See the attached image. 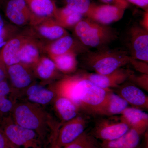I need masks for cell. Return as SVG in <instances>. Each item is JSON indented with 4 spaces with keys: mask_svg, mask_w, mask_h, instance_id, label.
Masks as SVG:
<instances>
[{
    "mask_svg": "<svg viewBox=\"0 0 148 148\" xmlns=\"http://www.w3.org/2000/svg\"><path fill=\"white\" fill-rule=\"evenodd\" d=\"M55 95L71 101L79 111L93 115H100L109 92L112 89L99 87L81 74L67 76L49 86Z\"/></svg>",
    "mask_w": 148,
    "mask_h": 148,
    "instance_id": "obj_1",
    "label": "cell"
},
{
    "mask_svg": "<svg viewBox=\"0 0 148 148\" xmlns=\"http://www.w3.org/2000/svg\"><path fill=\"white\" fill-rule=\"evenodd\" d=\"M11 116L14 123L36 132L47 146L56 138L61 125L44 107L27 101L16 102Z\"/></svg>",
    "mask_w": 148,
    "mask_h": 148,
    "instance_id": "obj_2",
    "label": "cell"
},
{
    "mask_svg": "<svg viewBox=\"0 0 148 148\" xmlns=\"http://www.w3.org/2000/svg\"><path fill=\"white\" fill-rule=\"evenodd\" d=\"M84 67L96 73L106 75L130 63L132 57L126 51L104 48L85 52Z\"/></svg>",
    "mask_w": 148,
    "mask_h": 148,
    "instance_id": "obj_3",
    "label": "cell"
},
{
    "mask_svg": "<svg viewBox=\"0 0 148 148\" xmlns=\"http://www.w3.org/2000/svg\"><path fill=\"white\" fill-rule=\"evenodd\" d=\"M74 31L79 41L85 47L104 48L117 38L116 32L112 27L88 18L77 23Z\"/></svg>",
    "mask_w": 148,
    "mask_h": 148,
    "instance_id": "obj_4",
    "label": "cell"
},
{
    "mask_svg": "<svg viewBox=\"0 0 148 148\" xmlns=\"http://www.w3.org/2000/svg\"><path fill=\"white\" fill-rule=\"evenodd\" d=\"M0 129L16 148H45L46 147L36 132L16 124L12 118L0 125Z\"/></svg>",
    "mask_w": 148,
    "mask_h": 148,
    "instance_id": "obj_5",
    "label": "cell"
},
{
    "mask_svg": "<svg viewBox=\"0 0 148 148\" xmlns=\"http://www.w3.org/2000/svg\"><path fill=\"white\" fill-rule=\"evenodd\" d=\"M6 16L9 20L17 26L36 24L42 18L35 15L25 0H8L5 7Z\"/></svg>",
    "mask_w": 148,
    "mask_h": 148,
    "instance_id": "obj_6",
    "label": "cell"
},
{
    "mask_svg": "<svg viewBox=\"0 0 148 148\" xmlns=\"http://www.w3.org/2000/svg\"><path fill=\"white\" fill-rule=\"evenodd\" d=\"M87 119V117L78 115L61 124L56 138V144L63 148L78 138L86 130Z\"/></svg>",
    "mask_w": 148,
    "mask_h": 148,
    "instance_id": "obj_7",
    "label": "cell"
},
{
    "mask_svg": "<svg viewBox=\"0 0 148 148\" xmlns=\"http://www.w3.org/2000/svg\"><path fill=\"white\" fill-rule=\"evenodd\" d=\"M6 69L7 78L16 96L19 92L35 83L36 77L30 66L19 63L8 66Z\"/></svg>",
    "mask_w": 148,
    "mask_h": 148,
    "instance_id": "obj_8",
    "label": "cell"
},
{
    "mask_svg": "<svg viewBox=\"0 0 148 148\" xmlns=\"http://www.w3.org/2000/svg\"><path fill=\"white\" fill-rule=\"evenodd\" d=\"M133 74L130 69L120 68L110 73L103 75L96 73H82V75L99 87L106 89L116 88L128 79Z\"/></svg>",
    "mask_w": 148,
    "mask_h": 148,
    "instance_id": "obj_9",
    "label": "cell"
},
{
    "mask_svg": "<svg viewBox=\"0 0 148 148\" xmlns=\"http://www.w3.org/2000/svg\"><path fill=\"white\" fill-rule=\"evenodd\" d=\"M125 10L116 5H96L92 3L89 10L84 16L100 24L108 25L121 19Z\"/></svg>",
    "mask_w": 148,
    "mask_h": 148,
    "instance_id": "obj_10",
    "label": "cell"
},
{
    "mask_svg": "<svg viewBox=\"0 0 148 148\" xmlns=\"http://www.w3.org/2000/svg\"><path fill=\"white\" fill-rule=\"evenodd\" d=\"M130 55L148 63V31L141 26H133L129 32Z\"/></svg>",
    "mask_w": 148,
    "mask_h": 148,
    "instance_id": "obj_11",
    "label": "cell"
},
{
    "mask_svg": "<svg viewBox=\"0 0 148 148\" xmlns=\"http://www.w3.org/2000/svg\"><path fill=\"white\" fill-rule=\"evenodd\" d=\"M130 129L127 124L118 120H103L98 122L91 132L97 140L112 141L121 137Z\"/></svg>",
    "mask_w": 148,
    "mask_h": 148,
    "instance_id": "obj_12",
    "label": "cell"
},
{
    "mask_svg": "<svg viewBox=\"0 0 148 148\" xmlns=\"http://www.w3.org/2000/svg\"><path fill=\"white\" fill-rule=\"evenodd\" d=\"M55 96L49 87L34 83L18 93L17 101H28L44 107L51 104Z\"/></svg>",
    "mask_w": 148,
    "mask_h": 148,
    "instance_id": "obj_13",
    "label": "cell"
},
{
    "mask_svg": "<svg viewBox=\"0 0 148 148\" xmlns=\"http://www.w3.org/2000/svg\"><path fill=\"white\" fill-rule=\"evenodd\" d=\"M87 48L69 35L53 41L45 46L43 50L48 54L49 57L57 56L71 52H85Z\"/></svg>",
    "mask_w": 148,
    "mask_h": 148,
    "instance_id": "obj_14",
    "label": "cell"
},
{
    "mask_svg": "<svg viewBox=\"0 0 148 148\" xmlns=\"http://www.w3.org/2000/svg\"><path fill=\"white\" fill-rule=\"evenodd\" d=\"M116 88V93L124 99L132 107L141 110V109L148 110V96L140 88L135 84L126 83L125 82Z\"/></svg>",
    "mask_w": 148,
    "mask_h": 148,
    "instance_id": "obj_15",
    "label": "cell"
},
{
    "mask_svg": "<svg viewBox=\"0 0 148 148\" xmlns=\"http://www.w3.org/2000/svg\"><path fill=\"white\" fill-rule=\"evenodd\" d=\"M29 36L17 35L9 40L1 49L0 59L5 67L19 63L21 48Z\"/></svg>",
    "mask_w": 148,
    "mask_h": 148,
    "instance_id": "obj_16",
    "label": "cell"
},
{
    "mask_svg": "<svg viewBox=\"0 0 148 148\" xmlns=\"http://www.w3.org/2000/svg\"><path fill=\"white\" fill-rule=\"evenodd\" d=\"M32 26L33 31L40 37L52 41L69 35L66 29L58 24L53 18H42Z\"/></svg>",
    "mask_w": 148,
    "mask_h": 148,
    "instance_id": "obj_17",
    "label": "cell"
},
{
    "mask_svg": "<svg viewBox=\"0 0 148 148\" xmlns=\"http://www.w3.org/2000/svg\"><path fill=\"white\" fill-rule=\"evenodd\" d=\"M17 98L7 79L0 83V125L12 118Z\"/></svg>",
    "mask_w": 148,
    "mask_h": 148,
    "instance_id": "obj_18",
    "label": "cell"
},
{
    "mask_svg": "<svg viewBox=\"0 0 148 148\" xmlns=\"http://www.w3.org/2000/svg\"><path fill=\"white\" fill-rule=\"evenodd\" d=\"M120 115V119L127 124L130 129L136 130L142 134L147 129L148 114L141 109L128 107Z\"/></svg>",
    "mask_w": 148,
    "mask_h": 148,
    "instance_id": "obj_19",
    "label": "cell"
},
{
    "mask_svg": "<svg viewBox=\"0 0 148 148\" xmlns=\"http://www.w3.org/2000/svg\"><path fill=\"white\" fill-rule=\"evenodd\" d=\"M51 104L56 114L61 121V124L78 115L79 109L69 98L55 95Z\"/></svg>",
    "mask_w": 148,
    "mask_h": 148,
    "instance_id": "obj_20",
    "label": "cell"
},
{
    "mask_svg": "<svg viewBox=\"0 0 148 148\" xmlns=\"http://www.w3.org/2000/svg\"><path fill=\"white\" fill-rule=\"evenodd\" d=\"M42 45L34 38L29 36L22 45L19 53V63L30 66H33L38 61L40 57L41 51L43 50Z\"/></svg>",
    "mask_w": 148,
    "mask_h": 148,
    "instance_id": "obj_21",
    "label": "cell"
},
{
    "mask_svg": "<svg viewBox=\"0 0 148 148\" xmlns=\"http://www.w3.org/2000/svg\"><path fill=\"white\" fill-rule=\"evenodd\" d=\"M142 135L136 130L130 129L124 135L116 140L103 142L101 148H136Z\"/></svg>",
    "mask_w": 148,
    "mask_h": 148,
    "instance_id": "obj_22",
    "label": "cell"
},
{
    "mask_svg": "<svg viewBox=\"0 0 148 148\" xmlns=\"http://www.w3.org/2000/svg\"><path fill=\"white\" fill-rule=\"evenodd\" d=\"M32 68L35 77L44 82L54 78L58 71L53 61L45 56L40 57Z\"/></svg>",
    "mask_w": 148,
    "mask_h": 148,
    "instance_id": "obj_23",
    "label": "cell"
},
{
    "mask_svg": "<svg viewBox=\"0 0 148 148\" xmlns=\"http://www.w3.org/2000/svg\"><path fill=\"white\" fill-rule=\"evenodd\" d=\"M128 105L124 99L112 90L109 92L100 115L112 116L120 115Z\"/></svg>",
    "mask_w": 148,
    "mask_h": 148,
    "instance_id": "obj_24",
    "label": "cell"
},
{
    "mask_svg": "<svg viewBox=\"0 0 148 148\" xmlns=\"http://www.w3.org/2000/svg\"><path fill=\"white\" fill-rule=\"evenodd\" d=\"M28 5L35 15L41 18H54L58 8L54 0H32Z\"/></svg>",
    "mask_w": 148,
    "mask_h": 148,
    "instance_id": "obj_25",
    "label": "cell"
},
{
    "mask_svg": "<svg viewBox=\"0 0 148 148\" xmlns=\"http://www.w3.org/2000/svg\"><path fill=\"white\" fill-rule=\"evenodd\" d=\"M84 15L66 6L57 8L54 18L58 24L65 28L75 27L82 20Z\"/></svg>",
    "mask_w": 148,
    "mask_h": 148,
    "instance_id": "obj_26",
    "label": "cell"
},
{
    "mask_svg": "<svg viewBox=\"0 0 148 148\" xmlns=\"http://www.w3.org/2000/svg\"><path fill=\"white\" fill-rule=\"evenodd\" d=\"M49 58L53 61L57 70L64 74L71 73L76 70L78 62L76 52L71 51Z\"/></svg>",
    "mask_w": 148,
    "mask_h": 148,
    "instance_id": "obj_27",
    "label": "cell"
},
{
    "mask_svg": "<svg viewBox=\"0 0 148 148\" xmlns=\"http://www.w3.org/2000/svg\"><path fill=\"white\" fill-rule=\"evenodd\" d=\"M63 148H101L98 140L86 130L78 138Z\"/></svg>",
    "mask_w": 148,
    "mask_h": 148,
    "instance_id": "obj_28",
    "label": "cell"
},
{
    "mask_svg": "<svg viewBox=\"0 0 148 148\" xmlns=\"http://www.w3.org/2000/svg\"><path fill=\"white\" fill-rule=\"evenodd\" d=\"M66 6L85 16L90 8L91 3L90 0H65Z\"/></svg>",
    "mask_w": 148,
    "mask_h": 148,
    "instance_id": "obj_29",
    "label": "cell"
},
{
    "mask_svg": "<svg viewBox=\"0 0 148 148\" xmlns=\"http://www.w3.org/2000/svg\"><path fill=\"white\" fill-rule=\"evenodd\" d=\"M17 29L11 25H6L0 29V49L6 43L16 35Z\"/></svg>",
    "mask_w": 148,
    "mask_h": 148,
    "instance_id": "obj_30",
    "label": "cell"
},
{
    "mask_svg": "<svg viewBox=\"0 0 148 148\" xmlns=\"http://www.w3.org/2000/svg\"><path fill=\"white\" fill-rule=\"evenodd\" d=\"M128 80L132 82L134 84L138 87L148 91V74H142L136 76L133 73L130 75Z\"/></svg>",
    "mask_w": 148,
    "mask_h": 148,
    "instance_id": "obj_31",
    "label": "cell"
},
{
    "mask_svg": "<svg viewBox=\"0 0 148 148\" xmlns=\"http://www.w3.org/2000/svg\"><path fill=\"white\" fill-rule=\"evenodd\" d=\"M134 69L142 74H148V63L135 58H131L130 63Z\"/></svg>",
    "mask_w": 148,
    "mask_h": 148,
    "instance_id": "obj_32",
    "label": "cell"
},
{
    "mask_svg": "<svg viewBox=\"0 0 148 148\" xmlns=\"http://www.w3.org/2000/svg\"><path fill=\"white\" fill-rule=\"evenodd\" d=\"M0 148H16L0 129Z\"/></svg>",
    "mask_w": 148,
    "mask_h": 148,
    "instance_id": "obj_33",
    "label": "cell"
},
{
    "mask_svg": "<svg viewBox=\"0 0 148 148\" xmlns=\"http://www.w3.org/2000/svg\"><path fill=\"white\" fill-rule=\"evenodd\" d=\"M106 4L112 5L126 9L129 6V3L126 0H100Z\"/></svg>",
    "mask_w": 148,
    "mask_h": 148,
    "instance_id": "obj_34",
    "label": "cell"
},
{
    "mask_svg": "<svg viewBox=\"0 0 148 148\" xmlns=\"http://www.w3.org/2000/svg\"><path fill=\"white\" fill-rule=\"evenodd\" d=\"M128 3H132L141 8L145 11L148 10V0H126Z\"/></svg>",
    "mask_w": 148,
    "mask_h": 148,
    "instance_id": "obj_35",
    "label": "cell"
},
{
    "mask_svg": "<svg viewBox=\"0 0 148 148\" xmlns=\"http://www.w3.org/2000/svg\"><path fill=\"white\" fill-rule=\"evenodd\" d=\"M141 26L148 31V10L145 11L142 21Z\"/></svg>",
    "mask_w": 148,
    "mask_h": 148,
    "instance_id": "obj_36",
    "label": "cell"
},
{
    "mask_svg": "<svg viewBox=\"0 0 148 148\" xmlns=\"http://www.w3.org/2000/svg\"><path fill=\"white\" fill-rule=\"evenodd\" d=\"M7 78L6 69L3 66H0V83Z\"/></svg>",
    "mask_w": 148,
    "mask_h": 148,
    "instance_id": "obj_37",
    "label": "cell"
},
{
    "mask_svg": "<svg viewBox=\"0 0 148 148\" xmlns=\"http://www.w3.org/2000/svg\"><path fill=\"white\" fill-rule=\"evenodd\" d=\"M45 148H62L57 145L55 143V140H53L51 143L49 144L45 147Z\"/></svg>",
    "mask_w": 148,
    "mask_h": 148,
    "instance_id": "obj_38",
    "label": "cell"
},
{
    "mask_svg": "<svg viewBox=\"0 0 148 148\" xmlns=\"http://www.w3.org/2000/svg\"><path fill=\"white\" fill-rule=\"evenodd\" d=\"M5 25L3 19L1 15L0 14V29H2L3 27Z\"/></svg>",
    "mask_w": 148,
    "mask_h": 148,
    "instance_id": "obj_39",
    "label": "cell"
},
{
    "mask_svg": "<svg viewBox=\"0 0 148 148\" xmlns=\"http://www.w3.org/2000/svg\"><path fill=\"white\" fill-rule=\"evenodd\" d=\"M25 1H26V2L27 3V4L28 5L32 0H25Z\"/></svg>",
    "mask_w": 148,
    "mask_h": 148,
    "instance_id": "obj_40",
    "label": "cell"
},
{
    "mask_svg": "<svg viewBox=\"0 0 148 148\" xmlns=\"http://www.w3.org/2000/svg\"><path fill=\"white\" fill-rule=\"evenodd\" d=\"M0 52H1V49H0ZM0 66H5L3 64V63H2L1 61V59H0Z\"/></svg>",
    "mask_w": 148,
    "mask_h": 148,
    "instance_id": "obj_41",
    "label": "cell"
}]
</instances>
